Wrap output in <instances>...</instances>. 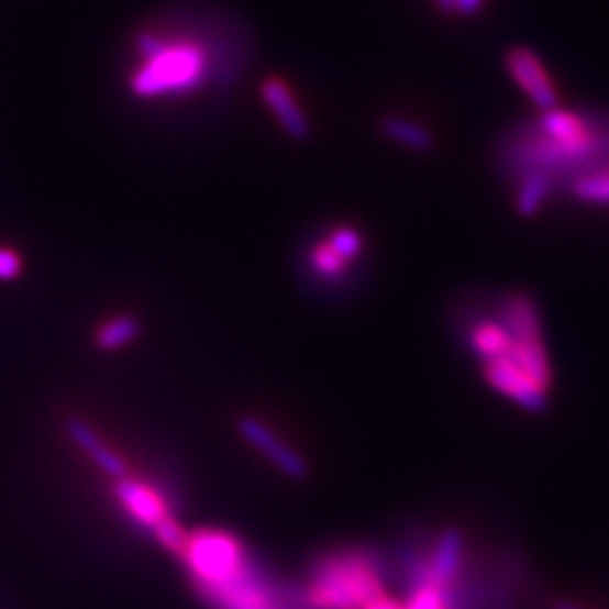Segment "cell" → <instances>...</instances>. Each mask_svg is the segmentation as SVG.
Listing matches in <instances>:
<instances>
[{"mask_svg": "<svg viewBox=\"0 0 609 609\" xmlns=\"http://www.w3.org/2000/svg\"><path fill=\"white\" fill-rule=\"evenodd\" d=\"M555 609H583V607L576 605V602H572V600H557V602H555Z\"/></svg>", "mask_w": 609, "mask_h": 609, "instance_id": "cell-25", "label": "cell"}, {"mask_svg": "<svg viewBox=\"0 0 609 609\" xmlns=\"http://www.w3.org/2000/svg\"><path fill=\"white\" fill-rule=\"evenodd\" d=\"M134 48L141 57L129 77V89L136 98H188L212 79L214 64L206 43L192 36H165L139 32Z\"/></svg>", "mask_w": 609, "mask_h": 609, "instance_id": "cell-2", "label": "cell"}, {"mask_svg": "<svg viewBox=\"0 0 609 609\" xmlns=\"http://www.w3.org/2000/svg\"><path fill=\"white\" fill-rule=\"evenodd\" d=\"M113 495L120 508L143 529L154 531L163 519L171 517L165 499L152 486L136 481V478H129V476L120 478V481H115Z\"/></svg>", "mask_w": 609, "mask_h": 609, "instance_id": "cell-8", "label": "cell"}, {"mask_svg": "<svg viewBox=\"0 0 609 609\" xmlns=\"http://www.w3.org/2000/svg\"><path fill=\"white\" fill-rule=\"evenodd\" d=\"M514 210L519 217H535L542 206L555 195L553 184L542 174H527L514 186Z\"/></svg>", "mask_w": 609, "mask_h": 609, "instance_id": "cell-13", "label": "cell"}, {"mask_svg": "<svg viewBox=\"0 0 609 609\" xmlns=\"http://www.w3.org/2000/svg\"><path fill=\"white\" fill-rule=\"evenodd\" d=\"M345 267H347V259H343L330 244L328 240L317 244L312 248V269L328 278V280H334V278H341L345 274Z\"/></svg>", "mask_w": 609, "mask_h": 609, "instance_id": "cell-18", "label": "cell"}, {"mask_svg": "<svg viewBox=\"0 0 609 609\" xmlns=\"http://www.w3.org/2000/svg\"><path fill=\"white\" fill-rule=\"evenodd\" d=\"M484 0H456V14L461 16H474L478 10H481Z\"/></svg>", "mask_w": 609, "mask_h": 609, "instance_id": "cell-22", "label": "cell"}, {"mask_svg": "<svg viewBox=\"0 0 609 609\" xmlns=\"http://www.w3.org/2000/svg\"><path fill=\"white\" fill-rule=\"evenodd\" d=\"M259 93H263L265 104L272 109V113L278 118L280 126L294 139V141H304L310 139L312 129L308 118L300 111L298 102L294 100L289 86L278 79V77H267L259 86Z\"/></svg>", "mask_w": 609, "mask_h": 609, "instance_id": "cell-9", "label": "cell"}, {"mask_svg": "<svg viewBox=\"0 0 609 609\" xmlns=\"http://www.w3.org/2000/svg\"><path fill=\"white\" fill-rule=\"evenodd\" d=\"M436 5H439L445 14H454V10H456V0H436Z\"/></svg>", "mask_w": 609, "mask_h": 609, "instance_id": "cell-24", "label": "cell"}, {"mask_svg": "<svg viewBox=\"0 0 609 609\" xmlns=\"http://www.w3.org/2000/svg\"><path fill=\"white\" fill-rule=\"evenodd\" d=\"M19 274L21 257L10 248H0V280H14Z\"/></svg>", "mask_w": 609, "mask_h": 609, "instance_id": "cell-21", "label": "cell"}, {"mask_svg": "<svg viewBox=\"0 0 609 609\" xmlns=\"http://www.w3.org/2000/svg\"><path fill=\"white\" fill-rule=\"evenodd\" d=\"M152 533H154V540H156L165 551H169V553H174V555H179V553L184 551L186 540H188V533L184 531V527H181L179 521L174 519V517L163 519L160 524H158Z\"/></svg>", "mask_w": 609, "mask_h": 609, "instance_id": "cell-19", "label": "cell"}, {"mask_svg": "<svg viewBox=\"0 0 609 609\" xmlns=\"http://www.w3.org/2000/svg\"><path fill=\"white\" fill-rule=\"evenodd\" d=\"M463 555H465V540L461 531L445 529L439 538L436 549H433L429 564L422 567L420 576L439 585H456L463 569Z\"/></svg>", "mask_w": 609, "mask_h": 609, "instance_id": "cell-11", "label": "cell"}, {"mask_svg": "<svg viewBox=\"0 0 609 609\" xmlns=\"http://www.w3.org/2000/svg\"><path fill=\"white\" fill-rule=\"evenodd\" d=\"M66 433H68V439L98 465V469H102L107 476H111L113 481H120V478L129 476V467L122 461V456H118L98 436L96 429L89 422H84L81 418H68L66 420Z\"/></svg>", "mask_w": 609, "mask_h": 609, "instance_id": "cell-10", "label": "cell"}, {"mask_svg": "<svg viewBox=\"0 0 609 609\" xmlns=\"http://www.w3.org/2000/svg\"><path fill=\"white\" fill-rule=\"evenodd\" d=\"M179 557L201 596L229 585L251 564L244 544L235 535L214 529L188 533Z\"/></svg>", "mask_w": 609, "mask_h": 609, "instance_id": "cell-4", "label": "cell"}, {"mask_svg": "<svg viewBox=\"0 0 609 609\" xmlns=\"http://www.w3.org/2000/svg\"><path fill=\"white\" fill-rule=\"evenodd\" d=\"M237 431L248 445H253L259 454L269 458L287 478H294V481L308 478L310 467L304 463V458L296 450H291L285 441H280L263 420L244 416L237 422Z\"/></svg>", "mask_w": 609, "mask_h": 609, "instance_id": "cell-7", "label": "cell"}, {"mask_svg": "<svg viewBox=\"0 0 609 609\" xmlns=\"http://www.w3.org/2000/svg\"><path fill=\"white\" fill-rule=\"evenodd\" d=\"M362 609H402V602H400V600H396V598H388V596H384V598H379L377 602L366 605V607H362Z\"/></svg>", "mask_w": 609, "mask_h": 609, "instance_id": "cell-23", "label": "cell"}, {"mask_svg": "<svg viewBox=\"0 0 609 609\" xmlns=\"http://www.w3.org/2000/svg\"><path fill=\"white\" fill-rule=\"evenodd\" d=\"M418 587L411 591L402 609H458L456 585H439L424 576H416Z\"/></svg>", "mask_w": 609, "mask_h": 609, "instance_id": "cell-15", "label": "cell"}, {"mask_svg": "<svg viewBox=\"0 0 609 609\" xmlns=\"http://www.w3.org/2000/svg\"><path fill=\"white\" fill-rule=\"evenodd\" d=\"M503 66L512 81L519 86L524 96L542 111L560 107V96L555 81L551 79L546 66L529 46H512L503 55Z\"/></svg>", "mask_w": 609, "mask_h": 609, "instance_id": "cell-6", "label": "cell"}, {"mask_svg": "<svg viewBox=\"0 0 609 609\" xmlns=\"http://www.w3.org/2000/svg\"><path fill=\"white\" fill-rule=\"evenodd\" d=\"M469 351L484 362H490L495 357H501L510 351V334L506 325L501 323L499 314L495 312L492 317L481 314L476 317L465 332Z\"/></svg>", "mask_w": 609, "mask_h": 609, "instance_id": "cell-12", "label": "cell"}, {"mask_svg": "<svg viewBox=\"0 0 609 609\" xmlns=\"http://www.w3.org/2000/svg\"><path fill=\"white\" fill-rule=\"evenodd\" d=\"M312 609H362L386 596L377 564L364 553H334L314 564L308 589Z\"/></svg>", "mask_w": 609, "mask_h": 609, "instance_id": "cell-3", "label": "cell"}, {"mask_svg": "<svg viewBox=\"0 0 609 609\" xmlns=\"http://www.w3.org/2000/svg\"><path fill=\"white\" fill-rule=\"evenodd\" d=\"M567 195L589 206H609V167L576 179Z\"/></svg>", "mask_w": 609, "mask_h": 609, "instance_id": "cell-16", "label": "cell"}, {"mask_svg": "<svg viewBox=\"0 0 609 609\" xmlns=\"http://www.w3.org/2000/svg\"><path fill=\"white\" fill-rule=\"evenodd\" d=\"M484 379L499 396L512 400L529 413H542L549 407V386L535 379L508 355L484 362Z\"/></svg>", "mask_w": 609, "mask_h": 609, "instance_id": "cell-5", "label": "cell"}, {"mask_svg": "<svg viewBox=\"0 0 609 609\" xmlns=\"http://www.w3.org/2000/svg\"><path fill=\"white\" fill-rule=\"evenodd\" d=\"M381 134L407 150L413 152H429L436 145L433 136L427 132L422 124H416L407 118H384L381 120Z\"/></svg>", "mask_w": 609, "mask_h": 609, "instance_id": "cell-14", "label": "cell"}, {"mask_svg": "<svg viewBox=\"0 0 609 609\" xmlns=\"http://www.w3.org/2000/svg\"><path fill=\"white\" fill-rule=\"evenodd\" d=\"M141 332V325L134 317H118L109 323H104L98 334H96V343L100 351H118V347L132 343Z\"/></svg>", "mask_w": 609, "mask_h": 609, "instance_id": "cell-17", "label": "cell"}, {"mask_svg": "<svg viewBox=\"0 0 609 609\" xmlns=\"http://www.w3.org/2000/svg\"><path fill=\"white\" fill-rule=\"evenodd\" d=\"M495 167L508 186L542 174L555 195L569 192L576 179L609 167V111L555 107L514 122L495 143Z\"/></svg>", "mask_w": 609, "mask_h": 609, "instance_id": "cell-1", "label": "cell"}, {"mask_svg": "<svg viewBox=\"0 0 609 609\" xmlns=\"http://www.w3.org/2000/svg\"><path fill=\"white\" fill-rule=\"evenodd\" d=\"M328 244H330L343 259H347V263H351L353 257H357V255L362 253V246H364L362 235H359L355 229H351V226L334 229V231L330 233V237H328Z\"/></svg>", "mask_w": 609, "mask_h": 609, "instance_id": "cell-20", "label": "cell"}]
</instances>
